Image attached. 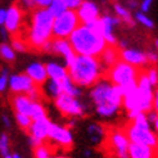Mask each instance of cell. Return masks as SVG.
Instances as JSON below:
<instances>
[{
    "label": "cell",
    "mask_w": 158,
    "mask_h": 158,
    "mask_svg": "<svg viewBox=\"0 0 158 158\" xmlns=\"http://www.w3.org/2000/svg\"><path fill=\"white\" fill-rule=\"evenodd\" d=\"M8 80H9V77H8V69L4 68L2 71V75H0V93H3L6 89Z\"/></svg>",
    "instance_id": "39"
},
{
    "label": "cell",
    "mask_w": 158,
    "mask_h": 158,
    "mask_svg": "<svg viewBox=\"0 0 158 158\" xmlns=\"http://www.w3.org/2000/svg\"><path fill=\"white\" fill-rule=\"evenodd\" d=\"M60 82V88H62V94H66V95H69L72 98H78L81 95V90L77 85H75V82L71 80L69 76H67L64 80L59 81Z\"/></svg>",
    "instance_id": "23"
},
{
    "label": "cell",
    "mask_w": 158,
    "mask_h": 158,
    "mask_svg": "<svg viewBox=\"0 0 158 158\" xmlns=\"http://www.w3.org/2000/svg\"><path fill=\"white\" fill-rule=\"evenodd\" d=\"M9 138H8L6 134H2L0 135V154L3 157L9 154Z\"/></svg>",
    "instance_id": "36"
},
{
    "label": "cell",
    "mask_w": 158,
    "mask_h": 158,
    "mask_svg": "<svg viewBox=\"0 0 158 158\" xmlns=\"http://www.w3.org/2000/svg\"><path fill=\"white\" fill-rule=\"evenodd\" d=\"M53 22L54 17L48 9L37 8L31 12V23L26 35L28 48L41 50L43 46L53 39Z\"/></svg>",
    "instance_id": "2"
},
{
    "label": "cell",
    "mask_w": 158,
    "mask_h": 158,
    "mask_svg": "<svg viewBox=\"0 0 158 158\" xmlns=\"http://www.w3.org/2000/svg\"><path fill=\"white\" fill-rule=\"evenodd\" d=\"M90 154H91L90 151H85V156H86V157H90Z\"/></svg>",
    "instance_id": "52"
},
{
    "label": "cell",
    "mask_w": 158,
    "mask_h": 158,
    "mask_svg": "<svg viewBox=\"0 0 158 158\" xmlns=\"http://www.w3.org/2000/svg\"><path fill=\"white\" fill-rule=\"evenodd\" d=\"M12 45L14 52H26L28 49V45L23 36H12Z\"/></svg>",
    "instance_id": "31"
},
{
    "label": "cell",
    "mask_w": 158,
    "mask_h": 158,
    "mask_svg": "<svg viewBox=\"0 0 158 158\" xmlns=\"http://www.w3.org/2000/svg\"><path fill=\"white\" fill-rule=\"evenodd\" d=\"M136 21L139 22V23H141L144 27H147V28H153L154 27V23H153V21L148 17L147 14H144V13H136Z\"/></svg>",
    "instance_id": "37"
},
{
    "label": "cell",
    "mask_w": 158,
    "mask_h": 158,
    "mask_svg": "<svg viewBox=\"0 0 158 158\" xmlns=\"http://www.w3.org/2000/svg\"><path fill=\"white\" fill-rule=\"evenodd\" d=\"M120 58H121V60L127 63V64H130L132 67H136L139 69L145 68V66L148 64L145 53L136 50V49H123V50H121Z\"/></svg>",
    "instance_id": "17"
},
{
    "label": "cell",
    "mask_w": 158,
    "mask_h": 158,
    "mask_svg": "<svg viewBox=\"0 0 158 158\" xmlns=\"http://www.w3.org/2000/svg\"><path fill=\"white\" fill-rule=\"evenodd\" d=\"M52 121L49 120L48 117L41 118V120H36L32 121L31 123L30 129H28V134L31 138H35L36 140L41 141V143H45L48 140L49 136V130H50V126H52Z\"/></svg>",
    "instance_id": "15"
},
{
    "label": "cell",
    "mask_w": 158,
    "mask_h": 158,
    "mask_svg": "<svg viewBox=\"0 0 158 158\" xmlns=\"http://www.w3.org/2000/svg\"><path fill=\"white\" fill-rule=\"evenodd\" d=\"M60 2L67 6V9H71V10H76L78 6L81 5L82 0H60Z\"/></svg>",
    "instance_id": "40"
},
{
    "label": "cell",
    "mask_w": 158,
    "mask_h": 158,
    "mask_svg": "<svg viewBox=\"0 0 158 158\" xmlns=\"http://www.w3.org/2000/svg\"><path fill=\"white\" fill-rule=\"evenodd\" d=\"M52 148L50 145L46 143H43L41 145H39L36 148H34V156L35 158H50L53 154H52Z\"/></svg>",
    "instance_id": "28"
},
{
    "label": "cell",
    "mask_w": 158,
    "mask_h": 158,
    "mask_svg": "<svg viewBox=\"0 0 158 158\" xmlns=\"http://www.w3.org/2000/svg\"><path fill=\"white\" fill-rule=\"evenodd\" d=\"M90 97L97 107L106 106V107L114 108L117 110L122 107L123 97H122L120 86L112 85L104 77L91 88Z\"/></svg>",
    "instance_id": "4"
},
{
    "label": "cell",
    "mask_w": 158,
    "mask_h": 158,
    "mask_svg": "<svg viewBox=\"0 0 158 158\" xmlns=\"http://www.w3.org/2000/svg\"><path fill=\"white\" fill-rule=\"evenodd\" d=\"M140 73V69L136 67H132L127 64L123 60H118L116 64L108 68L104 73V78L108 80L112 85L116 86H125L132 81L138 80V76Z\"/></svg>",
    "instance_id": "5"
},
{
    "label": "cell",
    "mask_w": 158,
    "mask_h": 158,
    "mask_svg": "<svg viewBox=\"0 0 158 158\" xmlns=\"http://www.w3.org/2000/svg\"><path fill=\"white\" fill-rule=\"evenodd\" d=\"M25 95H27V98L31 102H41V99L44 98V91H43L41 86L35 85L30 91H27V94H25Z\"/></svg>",
    "instance_id": "33"
},
{
    "label": "cell",
    "mask_w": 158,
    "mask_h": 158,
    "mask_svg": "<svg viewBox=\"0 0 158 158\" xmlns=\"http://www.w3.org/2000/svg\"><path fill=\"white\" fill-rule=\"evenodd\" d=\"M10 104L13 109L15 110V113H21V114H27L31 117L32 113V107H34V102H31L27 95L25 94H14L10 98Z\"/></svg>",
    "instance_id": "19"
},
{
    "label": "cell",
    "mask_w": 158,
    "mask_h": 158,
    "mask_svg": "<svg viewBox=\"0 0 158 158\" xmlns=\"http://www.w3.org/2000/svg\"><path fill=\"white\" fill-rule=\"evenodd\" d=\"M153 109L158 113V88L154 90V103H153Z\"/></svg>",
    "instance_id": "46"
},
{
    "label": "cell",
    "mask_w": 158,
    "mask_h": 158,
    "mask_svg": "<svg viewBox=\"0 0 158 158\" xmlns=\"http://www.w3.org/2000/svg\"><path fill=\"white\" fill-rule=\"evenodd\" d=\"M23 10L18 5V3H14L9 9H6L4 28L8 31L12 36H18L19 30L22 28V21H23Z\"/></svg>",
    "instance_id": "10"
},
{
    "label": "cell",
    "mask_w": 158,
    "mask_h": 158,
    "mask_svg": "<svg viewBox=\"0 0 158 158\" xmlns=\"http://www.w3.org/2000/svg\"><path fill=\"white\" fill-rule=\"evenodd\" d=\"M120 22H121L120 19L116 18V17H112V15H103V17H99V34L103 36L107 45H110V46L117 45V39L113 34V28Z\"/></svg>",
    "instance_id": "13"
},
{
    "label": "cell",
    "mask_w": 158,
    "mask_h": 158,
    "mask_svg": "<svg viewBox=\"0 0 158 158\" xmlns=\"http://www.w3.org/2000/svg\"><path fill=\"white\" fill-rule=\"evenodd\" d=\"M157 158H158V157H157Z\"/></svg>",
    "instance_id": "56"
},
{
    "label": "cell",
    "mask_w": 158,
    "mask_h": 158,
    "mask_svg": "<svg viewBox=\"0 0 158 158\" xmlns=\"http://www.w3.org/2000/svg\"><path fill=\"white\" fill-rule=\"evenodd\" d=\"M126 136L129 141L132 144H140V145H147L154 149H158V135L152 129H139L135 127L130 122L125 126L123 129Z\"/></svg>",
    "instance_id": "8"
},
{
    "label": "cell",
    "mask_w": 158,
    "mask_h": 158,
    "mask_svg": "<svg viewBox=\"0 0 158 158\" xmlns=\"http://www.w3.org/2000/svg\"><path fill=\"white\" fill-rule=\"evenodd\" d=\"M50 158H68V157H66V156H52Z\"/></svg>",
    "instance_id": "51"
},
{
    "label": "cell",
    "mask_w": 158,
    "mask_h": 158,
    "mask_svg": "<svg viewBox=\"0 0 158 158\" xmlns=\"http://www.w3.org/2000/svg\"><path fill=\"white\" fill-rule=\"evenodd\" d=\"M13 158H21V157H19L17 153H14V154H13Z\"/></svg>",
    "instance_id": "54"
},
{
    "label": "cell",
    "mask_w": 158,
    "mask_h": 158,
    "mask_svg": "<svg viewBox=\"0 0 158 158\" xmlns=\"http://www.w3.org/2000/svg\"><path fill=\"white\" fill-rule=\"evenodd\" d=\"M48 139L59 144L63 149H71V147L73 145V136L71 130L66 126H60L57 123H52Z\"/></svg>",
    "instance_id": "12"
},
{
    "label": "cell",
    "mask_w": 158,
    "mask_h": 158,
    "mask_svg": "<svg viewBox=\"0 0 158 158\" xmlns=\"http://www.w3.org/2000/svg\"><path fill=\"white\" fill-rule=\"evenodd\" d=\"M104 143L114 158H129L130 141L123 129H109L106 131Z\"/></svg>",
    "instance_id": "6"
},
{
    "label": "cell",
    "mask_w": 158,
    "mask_h": 158,
    "mask_svg": "<svg viewBox=\"0 0 158 158\" xmlns=\"http://www.w3.org/2000/svg\"><path fill=\"white\" fill-rule=\"evenodd\" d=\"M5 15H6V9H0V26H4Z\"/></svg>",
    "instance_id": "47"
},
{
    "label": "cell",
    "mask_w": 158,
    "mask_h": 158,
    "mask_svg": "<svg viewBox=\"0 0 158 158\" xmlns=\"http://www.w3.org/2000/svg\"><path fill=\"white\" fill-rule=\"evenodd\" d=\"M48 10L50 12V14L55 18V17H58V15H60L62 13H64L67 10V6L63 4L60 0H53V3L49 5Z\"/></svg>",
    "instance_id": "29"
},
{
    "label": "cell",
    "mask_w": 158,
    "mask_h": 158,
    "mask_svg": "<svg viewBox=\"0 0 158 158\" xmlns=\"http://www.w3.org/2000/svg\"><path fill=\"white\" fill-rule=\"evenodd\" d=\"M26 75L37 86H43L46 81H48V73H46L45 64L39 63V62L31 63V64L26 68Z\"/></svg>",
    "instance_id": "18"
},
{
    "label": "cell",
    "mask_w": 158,
    "mask_h": 158,
    "mask_svg": "<svg viewBox=\"0 0 158 158\" xmlns=\"http://www.w3.org/2000/svg\"><path fill=\"white\" fill-rule=\"evenodd\" d=\"M113 8H114V12L117 14V18L120 21H122L123 23H126V25L130 26V27H132L134 25H135V21H134V18H132V15H131L129 9H126L123 5L118 4V3H116Z\"/></svg>",
    "instance_id": "24"
},
{
    "label": "cell",
    "mask_w": 158,
    "mask_h": 158,
    "mask_svg": "<svg viewBox=\"0 0 158 158\" xmlns=\"http://www.w3.org/2000/svg\"><path fill=\"white\" fill-rule=\"evenodd\" d=\"M67 69L69 78L78 88H91L104 77V69L95 57L77 55L75 63Z\"/></svg>",
    "instance_id": "1"
},
{
    "label": "cell",
    "mask_w": 158,
    "mask_h": 158,
    "mask_svg": "<svg viewBox=\"0 0 158 158\" xmlns=\"http://www.w3.org/2000/svg\"><path fill=\"white\" fill-rule=\"evenodd\" d=\"M153 129H154V132H158V117H157V120L153 122Z\"/></svg>",
    "instance_id": "49"
},
{
    "label": "cell",
    "mask_w": 158,
    "mask_h": 158,
    "mask_svg": "<svg viewBox=\"0 0 158 158\" xmlns=\"http://www.w3.org/2000/svg\"><path fill=\"white\" fill-rule=\"evenodd\" d=\"M15 121H17L18 126L25 130V131H28L31 123H32V118L27 114H21V113H15Z\"/></svg>",
    "instance_id": "34"
},
{
    "label": "cell",
    "mask_w": 158,
    "mask_h": 158,
    "mask_svg": "<svg viewBox=\"0 0 158 158\" xmlns=\"http://www.w3.org/2000/svg\"><path fill=\"white\" fill-rule=\"evenodd\" d=\"M81 25L76 10L67 9L64 13L54 18L53 39H68L71 34Z\"/></svg>",
    "instance_id": "7"
},
{
    "label": "cell",
    "mask_w": 158,
    "mask_h": 158,
    "mask_svg": "<svg viewBox=\"0 0 158 158\" xmlns=\"http://www.w3.org/2000/svg\"><path fill=\"white\" fill-rule=\"evenodd\" d=\"M4 158H13V154H10V153H9V154H8V156H5Z\"/></svg>",
    "instance_id": "53"
},
{
    "label": "cell",
    "mask_w": 158,
    "mask_h": 158,
    "mask_svg": "<svg viewBox=\"0 0 158 158\" xmlns=\"http://www.w3.org/2000/svg\"><path fill=\"white\" fill-rule=\"evenodd\" d=\"M120 53H121V50L118 49L117 46H110V45H107V48L102 52V54L99 55V62L104 69V73L108 68H110L121 59Z\"/></svg>",
    "instance_id": "20"
},
{
    "label": "cell",
    "mask_w": 158,
    "mask_h": 158,
    "mask_svg": "<svg viewBox=\"0 0 158 158\" xmlns=\"http://www.w3.org/2000/svg\"><path fill=\"white\" fill-rule=\"evenodd\" d=\"M8 86L12 94H27V91L32 89L35 84L26 73H17L9 77Z\"/></svg>",
    "instance_id": "14"
},
{
    "label": "cell",
    "mask_w": 158,
    "mask_h": 158,
    "mask_svg": "<svg viewBox=\"0 0 158 158\" xmlns=\"http://www.w3.org/2000/svg\"><path fill=\"white\" fill-rule=\"evenodd\" d=\"M36 6L40 9H48L49 5L53 3V0H35Z\"/></svg>",
    "instance_id": "42"
},
{
    "label": "cell",
    "mask_w": 158,
    "mask_h": 158,
    "mask_svg": "<svg viewBox=\"0 0 158 158\" xmlns=\"http://www.w3.org/2000/svg\"><path fill=\"white\" fill-rule=\"evenodd\" d=\"M88 134H89V136H90V139H91V141L94 144L99 143L100 139H103L106 136L104 130L102 129L99 125H90L89 129H88Z\"/></svg>",
    "instance_id": "27"
},
{
    "label": "cell",
    "mask_w": 158,
    "mask_h": 158,
    "mask_svg": "<svg viewBox=\"0 0 158 158\" xmlns=\"http://www.w3.org/2000/svg\"><path fill=\"white\" fill-rule=\"evenodd\" d=\"M152 3H153V0H143V2H141V4H140L141 13H144V14H145L147 12H149Z\"/></svg>",
    "instance_id": "43"
},
{
    "label": "cell",
    "mask_w": 158,
    "mask_h": 158,
    "mask_svg": "<svg viewBox=\"0 0 158 158\" xmlns=\"http://www.w3.org/2000/svg\"><path fill=\"white\" fill-rule=\"evenodd\" d=\"M54 104L59 112L66 117H80L84 114V107L76 98H72L66 94H60L54 99Z\"/></svg>",
    "instance_id": "9"
},
{
    "label": "cell",
    "mask_w": 158,
    "mask_h": 158,
    "mask_svg": "<svg viewBox=\"0 0 158 158\" xmlns=\"http://www.w3.org/2000/svg\"><path fill=\"white\" fill-rule=\"evenodd\" d=\"M156 48H157V50H158V39L156 40Z\"/></svg>",
    "instance_id": "55"
},
{
    "label": "cell",
    "mask_w": 158,
    "mask_h": 158,
    "mask_svg": "<svg viewBox=\"0 0 158 158\" xmlns=\"http://www.w3.org/2000/svg\"><path fill=\"white\" fill-rule=\"evenodd\" d=\"M68 41L76 55H85V57L99 58L102 52L107 48V43L103 36L84 25H80L71 34Z\"/></svg>",
    "instance_id": "3"
},
{
    "label": "cell",
    "mask_w": 158,
    "mask_h": 158,
    "mask_svg": "<svg viewBox=\"0 0 158 158\" xmlns=\"http://www.w3.org/2000/svg\"><path fill=\"white\" fill-rule=\"evenodd\" d=\"M145 75L148 77L149 82L154 88H158V69L154 66H151L149 68H145Z\"/></svg>",
    "instance_id": "35"
},
{
    "label": "cell",
    "mask_w": 158,
    "mask_h": 158,
    "mask_svg": "<svg viewBox=\"0 0 158 158\" xmlns=\"http://www.w3.org/2000/svg\"><path fill=\"white\" fill-rule=\"evenodd\" d=\"M41 88H45V91H44V95H49L50 98L55 99L58 98L60 94H62V88H60V82L59 81H55V80H50L48 78V81H46Z\"/></svg>",
    "instance_id": "25"
},
{
    "label": "cell",
    "mask_w": 158,
    "mask_h": 158,
    "mask_svg": "<svg viewBox=\"0 0 158 158\" xmlns=\"http://www.w3.org/2000/svg\"><path fill=\"white\" fill-rule=\"evenodd\" d=\"M46 117V110L44 108V106L40 102H34V107H32V113H31V118L32 121L36 120H41V118Z\"/></svg>",
    "instance_id": "30"
},
{
    "label": "cell",
    "mask_w": 158,
    "mask_h": 158,
    "mask_svg": "<svg viewBox=\"0 0 158 158\" xmlns=\"http://www.w3.org/2000/svg\"><path fill=\"white\" fill-rule=\"evenodd\" d=\"M130 123L134 125L135 127H139V129H145V130L151 129V123L148 122L145 113H139L135 118H134V120L130 121Z\"/></svg>",
    "instance_id": "32"
},
{
    "label": "cell",
    "mask_w": 158,
    "mask_h": 158,
    "mask_svg": "<svg viewBox=\"0 0 158 158\" xmlns=\"http://www.w3.org/2000/svg\"><path fill=\"white\" fill-rule=\"evenodd\" d=\"M46 73H48V78L55 81H62L68 76V69L64 66H60L58 63L50 62L48 64H45Z\"/></svg>",
    "instance_id": "22"
},
{
    "label": "cell",
    "mask_w": 158,
    "mask_h": 158,
    "mask_svg": "<svg viewBox=\"0 0 158 158\" xmlns=\"http://www.w3.org/2000/svg\"><path fill=\"white\" fill-rule=\"evenodd\" d=\"M53 54H59L64 58L66 67L72 66L76 60V53L73 52L68 39H52L50 40V52Z\"/></svg>",
    "instance_id": "11"
},
{
    "label": "cell",
    "mask_w": 158,
    "mask_h": 158,
    "mask_svg": "<svg viewBox=\"0 0 158 158\" xmlns=\"http://www.w3.org/2000/svg\"><path fill=\"white\" fill-rule=\"evenodd\" d=\"M145 116H147L148 122L151 123V125H153V122L157 120V117H158V113L156 112L154 109H152V110H149V112H147V113H145Z\"/></svg>",
    "instance_id": "44"
},
{
    "label": "cell",
    "mask_w": 158,
    "mask_h": 158,
    "mask_svg": "<svg viewBox=\"0 0 158 158\" xmlns=\"http://www.w3.org/2000/svg\"><path fill=\"white\" fill-rule=\"evenodd\" d=\"M157 157H158V149L130 143L129 158H157Z\"/></svg>",
    "instance_id": "21"
},
{
    "label": "cell",
    "mask_w": 158,
    "mask_h": 158,
    "mask_svg": "<svg viewBox=\"0 0 158 158\" xmlns=\"http://www.w3.org/2000/svg\"><path fill=\"white\" fill-rule=\"evenodd\" d=\"M126 4L129 5L130 9H136L139 5V0H126Z\"/></svg>",
    "instance_id": "45"
},
{
    "label": "cell",
    "mask_w": 158,
    "mask_h": 158,
    "mask_svg": "<svg viewBox=\"0 0 158 158\" xmlns=\"http://www.w3.org/2000/svg\"><path fill=\"white\" fill-rule=\"evenodd\" d=\"M0 58L8 63L15 60V52L9 44H0Z\"/></svg>",
    "instance_id": "26"
},
{
    "label": "cell",
    "mask_w": 158,
    "mask_h": 158,
    "mask_svg": "<svg viewBox=\"0 0 158 158\" xmlns=\"http://www.w3.org/2000/svg\"><path fill=\"white\" fill-rule=\"evenodd\" d=\"M147 55V62H148V64H151V66H154L158 63V54L154 53V52H148L145 53Z\"/></svg>",
    "instance_id": "41"
},
{
    "label": "cell",
    "mask_w": 158,
    "mask_h": 158,
    "mask_svg": "<svg viewBox=\"0 0 158 158\" xmlns=\"http://www.w3.org/2000/svg\"><path fill=\"white\" fill-rule=\"evenodd\" d=\"M18 5L22 8L23 10H27V12H34L35 9H37L35 0H18Z\"/></svg>",
    "instance_id": "38"
},
{
    "label": "cell",
    "mask_w": 158,
    "mask_h": 158,
    "mask_svg": "<svg viewBox=\"0 0 158 158\" xmlns=\"http://www.w3.org/2000/svg\"><path fill=\"white\" fill-rule=\"evenodd\" d=\"M6 34H8V31L5 28H2V36H3V39H6Z\"/></svg>",
    "instance_id": "50"
},
{
    "label": "cell",
    "mask_w": 158,
    "mask_h": 158,
    "mask_svg": "<svg viewBox=\"0 0 158 158\" xmlns=\"http://www.w3.org/2000/svg\"><path fill=\"white\" fill-rule=\"evenodd\" d=\"M3 123H4V126L5 127H10V120L8 118V116H3Z\"/></svg>",
    "instance_id": "48"
},
{
    "label": "cell",
    "mask_w": 158,
    "mask_h": 158,
    "mask_svg": "<svg viewBox=\"0 0 158 158\" xmlns=\"http://www.w3.org/2000/svg\"><path fill=\"white\" fill-rule=\"evenodd\" d=\"M76 13L81 25H85V23L99 18V8L95 3L90 2V0H82L81 5L76 9Z\"/></svg>",
    "instance_id": "16"
}]
</instances>
